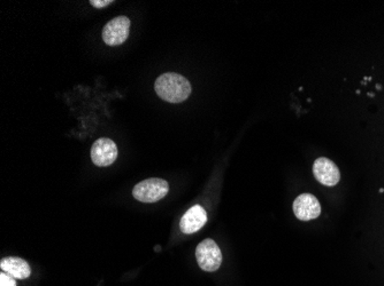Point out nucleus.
Listing matches in <instances>:
<instances>
[{
    "instance_id": "8",
    "label": "nucleus",
    "mask_w": 384,
    "mask_h": 286,
    "mask_svg": "<svg viewBox=\"0 0 384 286\" xmlns=\"http://www.w3.org/2000/svg\"><path fill=\"white\" fill-rule=\"evenodd\" d=\"M208 222V213L201 205H195L186 212L181 219L180 228L184 234H193L201 230Z\"/></svg>"
},
{
    "instance_id": "10",
    "label": "nucleus",
    "mask_w": 384,
    "mask_h": 286,
    "mask_svg": "<svg viewBox=\"0 0 384 286\" xmlns=\"http://www.w3.org/2000/svg\"><path fill=\"white\" fill-rule=\"evenodd\" d=\"M0 286H16V278H13L12 276H9L3 271L0 274Z\"/></svg>"
},
{
    "instance_id": "3",
    "label": "nucleus",
    "mask_w": 384,
    "mask_h": 286,
    "mask_svg": "<svg viewBox=\"0 0 384 286\" xmlns=\"http://www.w3.org/2000/svg\"><path fill=\"white\" fill-rule=\"evenodd\" d=\"M196 259L204 271H217L222 263V254L213 239H204L196 249Z\"/></svg>"
},
{
    "instance_id": "5",
    "label": "nucleus",
    "mask_w": 384,
    "mask_h": 286,
    "mask_svg": "<svg viewBox=\"0 0 384 286\" xmlns=\"http://www.w3.org/2000/svg\"><path fill=\"white\" fill-rule=\"evenodd\" d=\"M119 150L115 142L107 138L98 139L91 148V160L95 165L106 167L115 162Z\"/></svg>"
},
{
    "instance_id": "2",
    "label": "nucleus",
    "mask_w": 384,
    "mask_h": 286,
    "mask_svg": "<svg viewBox=\"0 0 384 286\" xmlns=\"http://www.w3.org/2000/svg\"><path fill=\"white\" fill-rule=\"evenodd\" d=\"M169 184L164 179L152 178L142 181L135 186L132 196L142 203H156L167 195Z\"/></svg>"
},
{
    "instance_id": "6",
    "label": "nucleus",
    "mask_w": 384,
    "mask_h": 286,
    "mask_svg": "<svg viewBox=\"0 0 384 286\" xmlns=\"http://www.w3.org/2000/svg\"><path fill=\"white\" fill-rule=\"evenodd\" d=\"M313 174L321 184L326 187H335L341 180L339 166L326 157H320L313 164Z\"/></svg>"
},
{
    "instance_id": "9",
    "label": "nucleus",
    "mask_w": 384,
    "mask_h": 286,
    "mask_svg": "<svg viewBox=\"0 0 384 286\" xmlns=\"http://www.w3.org/2000/svg\"><path fill=\"white\" fill-rule=\"evenodd\" d=\"M0 268L13 278L25 280L31 275V269L26 260L20 259L16 256H9L0 262Z\"/></svg>"
},
{
    "instance_id": "11",
    "label": "nucleus",
    "mask_w": 384,
    "mask_h": 286,
    "mask_svg": "<svg viewBox=\"0 0 384 286\" xmlns=\"http://www.w3.org/2000/svg\"><path fill=\"white\" fill-rule=\"evenodd\" d=\"M113 4V0H90V5L96 8H103Z\"/></svg>"
},
{
    "instance_id": "4",
    "label": "nucleus",
    "mask_w": 384,
    "mask_h": 286,
    "mask_svg": "<svg viewBox=\"0 0 384 286\" xmlns=\"http://www.w3.org/2000/svg\"><path fill=\"white\" fill-rule=\"evenodd\" d=\"M130 20L127 16H118L107 22L103 29V40L108 46H119L128 40Z\"/></svg>"
},
{
    "instance_id": "1",
    "label": "nucleus",
    "mask_w": 384,
    "mask_h": 286,
    "mask_svg": "<svg viewBox=\"0 0 384 286\" xmlns=\"http://www.w3.org/2000/svg\"><path fill=\"white\" fill-rule=\"evenodd\" d=\"M154 90L158 97L166 102L181 103L191 94V84L182 75L167 73L159 76L154 83Z\"/></svg>"
},
{
    "instance_id": "7",
    "label": "nucleus",
    "mask_w": 384,
    "mask_h": 286,
    "mask_svg": "<svg viewBox=\"0 0 384 286\" xmlns=\"http://www.w3.org/2000/svg\"><path fill=\"white\" fill-rule=\"evenodd\" d=\"M293 213L302 221L315 220L320 217L321 205L312 193H302L293 202Z\"/></svg>"
}]
</instances>
